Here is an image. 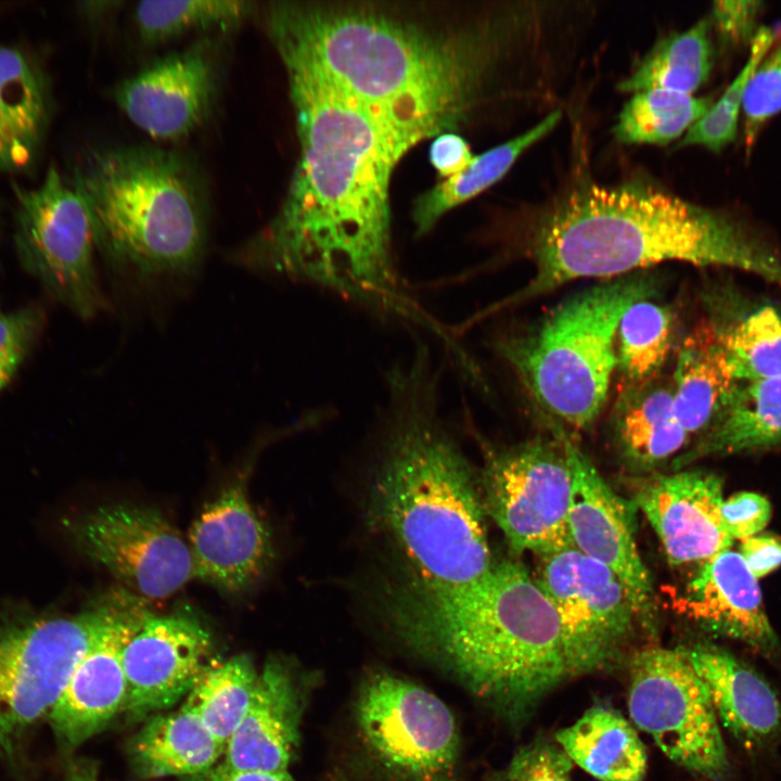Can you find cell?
Returning <instances> with one entry per match:
<instances>
[{"mask_svg": "<svg viewBox=\"0 0 781 781\" xmlns=\"http://www.w3.org/2000/svg\"><path fill=\"white\" fill-rule=\"evenodd\" d=\"M281 62L296 117L298 161L277 215L243 246L239 260L393 308L400 293L389 187L412 145L308 68Z\"/></svg>", "mask_w": 781, "mask_h": 781, "instance_id": "7a4b0ae2", "label": "cell"}, {"mask_svg": "<svg viewBox=\"0 0 781 781\" xmlns=\"http://www.w3.org/2000/svg\"><path fill=\"white\" fill-rule=\"evenodd\" d=\"M43 325V312L28 306L0 315V392L11 382Z\"/></svg>", "mask_w": 781, "mask_h": 781, "instance_id": "ab89813d", "label": "cell"}, {"mask_svg": "<svg viewBox=\"0 0 781 781\" xmlns=\"http://www.w3.org/2000/svg\"><path fill=\"white\" fill-rule=\"evenodd\" d=\"M722 501L721 478L701 470L657 475L637 494L671 565L704 562L729 550L733 539L724 526Z\"/></svg>", "mask_w": 781, "mask_h": 781, "instance_id": "ffe728a7", "label": "cell"}, {"mask_svg": "<svg viewBox=\"0 0 781 781\" xmlns=\"http://www.w3.org/2000/svg\"><path fill=\"white\" fill-rule=\"evenodd\" d=\"M573 763L600 781H643L648 757L632 725L616 709L594 705L555 733Z\"/></svg>", "mask_w": 781, "mask_h": 781, "instance_id": "4316f807", "label": "cell"}, {"mask_svg": "<svg viewBox=\"0 0 781 781\" xmlns=\"http://www.w3.org/2000/svg\"><path fill=\"white\" fill-rule=\"evenodd\" d=\"M98 770L94 763L79 761L74 764L64 781H97Z\"/></svg>", "mask_w": 781, "mask_h": 781, "instance_id": "bcb514c9", "label": "cell"}, {"mask_svg": "<svg viewBox=\"0 0 781 781\" xmlns=\"http://www.w3.org/2000/svg\"><path fill=\"white\" fill-rule=\"evenodd\" d=\"M565 448L572 475L568 532L572 546L609 567L626 588L641 623L651 627L654 590L635 539L626 502L569 439Z\"/></svg>", "mask_w": 781, "mask_h": 781, "instance_id": "e0dca14e", "label": "cell"}, {"mask_svg": "<svg viewBox=\"0 0 781 781\" xmlns=\"http://www.w3.org/2000/svg\"><path fill=\"white\" fill-rule=\"evenodd\" d=\"M613 427L623 459L636 471L658 466L677 454L690 437L675 415L671 383L654 380L623 392Z\"/></svg>", "mask_w": 781, "mask_h": 781, "instance_id": "484cf974", "label": "cell"}, {"mask_svg": "<svg viewBox=\"0 0 781 781\" xmlns=\"http://www.w3.org/2000/svg\"><path fill=\"white\" fill-rule=\"evenodd\" d=\"M702 680L717 718L735 739L763 745L781 731V703L752 667L710 643L681 648Z\"/></svg>", "mask_w": 781, "mask_h": 781, "instance_id": "603a6c76", "label": "cell"}, {"mask_svg": "<svg viewBox=\"0 0 781 781\" xmlns=\"http://www.w3.org/2000/svg\"><path fill=\"white\" fill-rule=\"evenodd\" d=\"M674 609L703 630L738 640L764 654L778 648L757 578L739 552L725 550L702 562Z\"/></svg>", "mask_w": 781, "mask_h": 781, "instance_id": "44dd1931", "label": "cell"}, {"mask_svg": "<svg viewBox=\"0 0 781 781\" xmlns=\"http://www.w3.org/2000/svg\"><path fill=\"white\" fill-rule=\"evenodd\" d=\"M560 119V111L551 112L528 130L474 155L464 170L423 192L412 209L415 234H426L449 210L499 181L526 150L554 129Z\"/></svg>", "mask_w": 781, "mask_h": 781, "instance_id": "4dcf8cb0", "label": "cell"}, {"mask_svg": "<svg viewBox=\"0 0 781 781\" xmlns=\"http://www.w3.org/2000/svg\"><path fill=\"white\" fill-rule=\"evenodd\" d=\"M739 553L758 579L781 565V539L772 535H755L742 540Z\"/></svg>", "mask_w": 781, "mask_h": 781, "instance_id": "ee69618b", "label": "cell"}, {"mask_svg": "<svg viewBox=\"0 0 781 781\" xmlns=\"http://www.w3.org/2000/svg\"><path fill=\"white\" fill-rule=\"evenodd\" d=\"M715 102L666 89L635 92L623 106L612 131L626 144L666 145L695 124Z\"/></svg>", "mask_w": 781, "mask_h": 781, "instance_id": "d6a6232c", "label": "cell"}, {"mask_svg": "<svg viewBox=\"0 0 781 781\" xmlns=\"http://www.w3.org/2000/svg\"><path fill=\"white\" fill-rule=\"evenodd\" d=\"M770 49L748 78L743 94L744 141L747 150L755 143L763 126L781 111V43Z\"/></svg>", "mask_w": 781, "mask_h": 781, "instance_id": "74e56055", "label": "cell"}, {"mask_svg": "<svg viewBox=\"0 0 781 781\" xmlns=\"http://www.w3.org/2000/svg\"><path fill=\"white\" fill-rule=\"evenodd\" d=\"M71 182L89 207L97 247L115 264L148 278L200 265L207 207L200 177L182 155L149 145L97 149Z\"/></svg>", "mask_w": 781, "mask_h": 781, "instance_id": "8992f818", "label": "cell"}, {"mask_svg": "<svg viewBox=\"0 0 781 781\" xmlns=\"http://www.w3.org/2000/svg\"><path fill=\"white\" fill-rule=\"evenodd\" d=\"M712 21L704 17L689 29L658 40L617 88L629 93L666 89L692 94L713 67Z\"/></svg>", "mask_w": 781, "mask_h": 781, "instance_id": "1f68e13d", "label": "cell"}, {"mask_svg": "<svg viewBox=\"0 0 781 781\" xmlns=\"http://www.w3.org/2000/svg\"><path fill=\"white\" fill-rule=\"evenodd\" d=\"M75 546L142 600L166 599L195 578L179 532L149 507L111 504L67 523Z\"/></svg>", "mask_w": 781, "mask_h": 781, "instance_id": "5bb4252c", "label": "cell"}, {"mask_svg": "<svg viewBox=\"0 0 781 781\" xmlns=\"http://www.w3.org/2000/svg\"><path fill=\"white\" fill-rule=\"evenodd\" d=\"M219 87V66L208 43L167 54L121 81L114 97L140 130L175 141L196 130L210 114Z\"/></svg>", "mask_w": 781, "mask_h": 781, "instance_id": "2e32d148", "label": "cell"}, {"mask_svg": "<svg viewBox=\"0 0 781 781\" xmlns=\"http://www.w3.org/2000/svg\"><path fill=\"white\" fill-rule=\"evenodd\" d=\"M709 299L710 316L737 380L748 382L781 375V306L746 305L728 293Z\"/></svg>", "mask_w": 781, "mask_h": 781, "instance_id": "f546056e", "label": "cell"}, {"mask_svg": "<svg viewBox=\"0 0 781 781\" xmlns=\"http://www.w3.org/2000/svg\"><path fill=\"white\" fill-rule=\"evenodd\" d=\"M221 744L185 704L149 720L131 743V757L145 778L199 776L225 754Z\"/></svg>", "mask_w": 781, "mask_h": 781, "instance_id": "f1b7e54d", "label": "cell"}, {"mask_svg": "<svg viewBox=\"0 0 781 781\" xmlns=\"http://www.w3.org/2000/svg\"><path fill=\"white\" fill-rule=\"evenodd\" d=\"M15 193V243L24 268L78 317L104 310L93 222L79 191L51 166L39 184Z\"/></svg>", "mask_w": 781, "mask_h": 781, "instance_id": "9c48e42d", "label": "cell"}, {"mask_svg": "<svg viewBox=\"0 0 781 781\" xmlns=\"http://www.w3.org/2000/svg\"><path fill=\"white\" fill-rule=\"evenodd\" d=\"M777 446H781V375L740 383L696 444L675 459V466Z\"/></svg>", "mask_w": 781, "mask_h": 781, "instance_id": "cb8c5ba5", "label": "cell"}, {"mask_svg": "<svg viewBox=\"0 0 781 781\" xmlns=\"http://www.w3.org/2000/svg\"><path fill=\"white\" fill-rule=\"evenodd\" d=\"M763 5L760 1L713 2L709 18L722 43L731 47L751 43L759 29L756 23Z\"/></svg>", "mask_w": 781, "mask_h": 781, "instance_id": "b9f144b4", "label": "cell"}, {"mask_svg": "<svg viewBox=\"0 0 781 781\" xmlns=\"http://www.w3.org/2000/svg\"><path fill=\"white\" fill-rule=\"evenodd\" d=\"M720 511L728 535L742 540L761 532L771 516L770 502L753 491L737 492L724 499Z\"/></svg>", "mask_w": 781, "mask_h": 781, "instance_id": "60d3db41", "label": "cell"}, {"mask_svg": "<svg viewBox=\"0 0 781 781\" xmlns=\"http://www.w3.org/2000/svg\"><path fill=\"white\" fill-rule=\"evenodd\" d=\"M196 781H295L287 771L236 770L225 764L196 776Z\"/></svg>", "mask_w": 781, "mask_h": 781, "instance_id": "f6af8a7d", "label": "cell"}, {"mask_svg": "<svg viewBox=\"0 0 781 781\" xmlns=\"http://www.w3.org/2000/svg\"><path fill=\"white\" fill-rule=\"evenodd\" d=\"M572 759L556 742L537 738L520 747L489 781H572Z\"/></svg>", "mask_w": 781, "mask_h": 781, "instance_id": "f35d334b", "label": "cell"}, {"mask_svg": "<svg viewBox=\"0 0 781 781\" xmlns=\"http://www.w3.org/2000/svg\"><path fill=\"white\" fill-rule=\"evenodd\" d=\"M473 157L468 142L453 132L436 136L430 148V161L444 179L464 170Z\"/></svg>", "mask_w": 781, "mask_h": 781, "instance_id": "7bdbcfd3", "label": "cell"}, {"mask_svg": "<svg viewBox=\"0 0 781 781\" xmlns=\"http://www.w3.org/2000/svg\"><path fill=\"white\" fill-rule=\"evenodd\" d=\"M656 289L655 278L642 271L604 280L569 296L498 349L540 408L585 430L607 399L620 319Z\"/></svg>", "mask_w": 781, "mask_h": 781, "instance_id": "52a82bcc", "label": "cell"}, {"mask_svg": "<svg viewBox=\"0 0 781 781\" xmlns=\"http://www.w3.org/2000/svg\"><path fill=\"white\" fill-rule=\"evenodd\" d=\"M150 614L141 598L125 589L113 590L104 622L50 712L52 728L62 741L78 745L123 710L127 693L124 650Z\"/></svg>", "mask_w": 781, "mask_h": 781, "instance_id": "9a60e30c", "label": "cell"}, {"mask_svg": "<svg viewBox=\"0 0 781 781\" xmlns=\"http://www.w3.org/2000/svg\"><path fill=\"white\" fill-rule=\"evenodd\" d=\"M530 255L533 278L499 306L577 279L609 280L664 261L728 267L781 286V255L744 226L643 183L572 190L537 221Z\"/></svg>", "mask_w": 781, "mask_h": 781, "instance_id": "277c9868", "label": "cell"}, {"mask_svg": "<svg viewBox=\"0 0 781 781\" xmlns=\"http://www.w3.org/2000/svg\"><path fill=\"white\" fill-rule=\"evenodd\" d=\"M628 710L675 764L726 781L730 764L706 688L682 649L650 646L629 662Z\"/></svg>", "mask_w": 781, "mask_h": 781, "instance_id": "30bf717a", "label": "cell"}, {"mask_svg": "<svg viewBox=\"0 0 781 781\" xmlns=\"http://www.w3.org/2000/svg\"><path fill=\"white\" fill-rule=\"evenodd\" d=\"M354 714L368 758L388 781H459L456 720L431 691L375 671L361 682Z\"/></svg>", "mask_w": 781, "mask_h": 781, "instance_id": "ba28073f", "label": "cell"}, {"mask_svg": "<svg viewBox=\"0 0 781 781\" xmlns=\"http://www.w3.org/2000/svg\"><path fill=\"white\" fill-rule=\"evenodd\" d=\"M740 384L713 324L705 320L682 341L673 376V404L680 425L702 434Z\"/></svg>", "mask_w": 781, "mask_h": 781, "instance_id": "d4e9b609", "label": "cell"}, {"mask_svg": "<svg viewBox=\"0 0 781 781\" xmlns=\"http://www.w3.org/2000/svg\"><path fill=\"white\" fill-rule=\"evenodd\" d=\"M400 404L374 474L371 512L415 578L464 584L492 565L484 503L458 445L425 401Z\"/></svg>", "mask_w": 781, "mask_h": 781, "instance_id": "5b68a950", "label": "cell"}, {"mask_svg": "<svg viewBox=\"0 0 781 781\" xmlns=\"http://www.w3.org/2000/svg\"><path fill=\"white\" fill-rule=\"evenodd\" d=\"M48 117V93L35 64L17 49L0 47V171L26 166Z\"/></svg>", "mask_w": 781, "mask_h": 781, "instance_id": "83f0119b", "label": "cell"}, {"mask_svg": "<svg viewBox=\"0 0 781 781\" xmlns=\"http://www.w3.org/2000/svg\"><path fill=\"white\" fill-rule=\"evenodd\" d=\"M382 615L399 640L511 726L575 679L555 612L518 561L447 585L411 577L388 586Z\"/></svg>", "mask_w": 781, "mask_h": 781, "instance_id": "3957f363", "label": "cell"}, {"mask_svg": "<svg viewBox=\"0 0 781 781\" xmlns=\"http://www.w3.org/2000/svg\"><path fill=\"white\" fill-rule=\"evenodd\" d=\"M675 328L670 308L651 298L627 309L617 328L616 369L629 385L654 380L673 348Z\"/></svg>", "mask_w": 781, "mask_h": 781, "instance_id": "e575fe53", "label": "cell"}, {"mask_svg": "<svg viewBox=\"0 0 781 781\" xmlns=\"http://www.w3.org/2000/svg\"><path fill=\"white\" fill-rule=\"evenodd\" d=\"M540 564L536 580L558 617L574 677L615 665L638 619L622 581L573 546L541 556Z\"/></svg>", "mask_w": 781, "mask_h": 781, "instance_id": "4fadbf2b", "label": "cell"}, {"mask_svg": "<svg viewBox=\"0 0 781 781\" xmlns=\"http://www.w3.org/2000/svg\"><path fill=\"white\" fill-rule=\"evenodd\" d=\"M532 11L272 1L263 17L280 60L313 72L414 145L466 119Z\"/></svg>", "mask_w": 781, "mask_h": 781, "instance_id": "6da1fadb", "label": "cell"}, {"mask_svg": "<svg viewBox=\"0 0 781 781\" xmlns=\"http://www.w3.org/2000/svg\"><path fill=\"white\" fill-rule=\"evenodd\" d=\"M213 645L212 633L197 617L151 613L124 650L123 712L140 720L175 705L212 665Z\"/></svg>", "mask_w": 781, "mask_h": 781, "instance_id": "ac0fdd59", "label": "cell"}, {"mask_svg": "<svg viewBox=\"0 0 781 781\" xmlns=\"http://www.w3.org/2000/svg\"><path fill=\"white\" fill-rule=\"evenodd\" d=\"M112 593L72 617L0 627V745L51 712L104 622Z\"/></svg>", "mask_w": 781, "mask_h": 781, "instance_id": "7c38bea8", "label": "cell"}, {"mask_svg": "<svg viewBox=\"0 0 781 781\" xmlns=\"http://www.w3.org/2000/svg\"><path fill=\"white\" fill-rule=\"evenodd\" d=\"M188 545L195 578L228 593L249 590L273 560L270 532L249 504L243 479L204 507Z\"/></svg>", "mask_w": 781, "mask_h": 781, "instance_id": "d6986e66", "label": "cell"}, {"mask_svg": "<svg viewBox=\"0 0 781 781\" xmlns=\"http://www.w3.org/2000/svg\"><path fill=\"white\" fill-rule=\"evenodd\" d=\"M257 678L252 658L245 654L235 655L210 665L188 694L184 704L227 746L248 710Z\"/></svg>", "mask_w": 781, "mask_h": 781, "instance_id": "836d02e7", "label": "cell"}, {"mask_svg": "<svg viewBox=\"0 0 781 781\" xmlns=\"http://www.w3.org/2000/svg\"><path fill=\"white\" fill-rule=\"evenodd\" d=\"M483 485L484 508L513 551L543 556L572 546V475L564 437L495 452L486 463Z\"/></svg>", "mask_w": 781, "mask_h": 781, "instance_id": "8fae6325", "label": "cell"}, {"mask_svg": "<svg viewBox=\"0 0 781 781\" xmlns=\"http://www.w3.org/2000/svg\"><path fill=\"white\" fill-rule=\"evenodd\" d=\"M307 686L286 660H268L222 764L236 770L287 771L298 746Z\"/></svg>", "mask_w": 781, "mask_h": 781, "instance_id": "7402d4cb", "label": "cell"}, {"mask_svg": "<svg viewBox=\"0 0 781 781\" xmlns=\"http://www.w3.org/2000/svg\"><path fill=\"white\" fill-rule=\"evenodd\" d=\"M776 38L777 34L772 29L768 27L758 29L751 42L747 62L739 75L706 114L688 129L677 148L699 145L719 153L735 140L746 82L760 60L773 46Z\"/></svg>", "mask_w": 781, "mask_h": 781, "instance_id": "8d00e7d4", "label": "cell"}, {"mask_svg": "<svg viewBox=\"0 0 781 781\" xmlns=\"http://www.w3.org/2000/svg\"><path fill=\"white\" fill-rule=\"evenodd\" d=\"M255 11L243 0L142 1L135 23L143 41L157 44L192 30L238 26Z\"/></svg>", "mask_w": 781, "mask_h": 781, "instance_id": "d590c367", "label": "cell"}]
</instances>
